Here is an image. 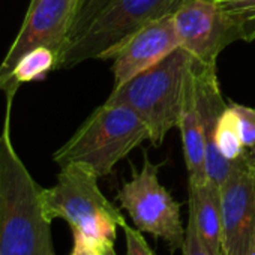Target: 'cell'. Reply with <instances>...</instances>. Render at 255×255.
<instances>
[{"mask_svg": "<svg viewBox=\"0 0 255 255\" xmlns=\"http://www.w3.org/2000/svg\"><path fill=\"white\" fill-rule=\"evenodd\" d=\"M39 2V0H30V3H29V8H27V11H30V9H33L35 8V5Z\"/></svg>", "mask_w": 255, "mask_h": 255, "instance_id": "22", "label": "cell"}, {"mask_svg": "<svg viewBox=\"0 0 255 255\" xmlns=\"http://www.w3.org/2000/svg\"><path fill=\"white\" fill-rule=\"evenodd\" d=\"M242 30V39H255V0H216Z\"/></svg>", "mask_w": 255, "mask_h": 255, "instance_id": "16", "label": "cell"}, {"mask_svg": "<svg viewBox=\"0 0 255 255\" xmlns=\"http://www.w3.org/2000/svg\"><path fill=\"white\" fill-rule=\"evenodd\" d=\"M173 2H177V3H182V2H183V0H173Z\"/></svg>", "mask_w": 255, "mask_h": 255, "instance_id": "23", "label": "cell"}, {"mask_svg": "<svg viewBox=\"0 0 255 255\" xmlns=\"http://www.w3.org/2000/svg\"><path fill=\"white\" fill-rule=\"evenodd\" d=\"M102 255H117V254H116V251H114V246H111V248H107V249L104 251Z\"/></svg>", "mask_w": 255, "mask_h": 255, "instance_id": "21", "label": "cell"}, {"mask_svg": "<svg viewBox=\"0 0 255 255\" xmlns=\"http://www.w3.org/2000/svg\"><path fill=\"white\" fill-rule=\"evenodd\" d=\"M236 111L239 119V128L243 146L246 149H255V108L242 105V104H230Z\"/></svg>", "mask_w": 255, "mask_h": 255, "instance_id": "17", "label": "cell"}, {"mask_svg": "<svg viewBox=\"0 0 255 255\" xmlns=\"http://www.w3.org/2000/svg\"><path fill=\"white\" fill-rule=\"evenodd\" d=\"M75 6L77 0H39L33 9L27 11L15 41L0 63V90L6 89L12 71L29 51L45 47L59 57L68 38Z\"/></svg>", "mask_w": 255, "mask_h": 255, "instance_id": "9", "label": "cell"}, {"mask_svg": "<svg viewBox=\"0 0 255 255\" xmlns=\"http://www.w3.org/2000/svg\"><path fill=\"white\" fill-rule=\"evenodd\" d=\"M173 21L180 47L200 65L216 66L221 51L242 39L239 24L216 0H183L173 12Z\"/></svg>", "mask_w": 255, "mask_h": 255, "instance_id": "8", "label": "cell"}, {"mask_svg": "<svg viewBox=\"0 0 255 255\" xmlns=\"http://www.w3.org/2000/svg\"><path fill=\"white\" fill-rule=\"evenodd\" d=\"M122 228L126 236V255H155L138 228L129 227L128 224H123Z\"/></svg>", "mask_w": 255, "mask_h": 255, "instance_id": "19", "label": "cell"}, {"mask_svg": "<svg viewBox=\"0 0 255 255\" xmlns=\"http://www.w3.org/2000/svg\"><path fill=\"white\" fill-rule=\"evenodd\" d=\"M180 47L173 12L152 21L128 41L111 59L114 87L155 66Z\"/></svg>", "mask_w": 255, "mask_h": 255, "instance_id": "10", "label": "cell"}, {"mask_svg": "<svg viewBox=\"0 0 255 255\" xmlns=\"http://www.w3.org/2000/svg\"><path fill=\"white\" fill-rule=\"evenodd\" d=\"M117 200L141 233L165 240L171 254L182 249L185 228L180 221V203L161 185L159 165L150 161L147 152L143 153L141 170L123 183Z\"/></svg>", "mask_w": 255, "mask_h": 255, "instance_id": "6", "label": "cell"}, {"mask_svg": "<svg viewBox=\"0 0 255 255\" xmlns=\"http://www.w3.org/2000/svg\"><path fill=\"white\" fill-rule=\"evenodd\" d=\"M189 215L207 249L215 255H224L219 186L209 180L201 185H189Z\"/></svg>", "mask_w": 255, "mask_h": 255, "instance_id": "13", "label": "cell"}, {"mask_svg": "<svg viewBox=\"0 0 255 255\" xmlns=\"http://www.w3.org/2000/svg\"><path fill=\"white\" fill-rule=\"evenodd\" d=\"M194 86L198 111L203 123V132L206 140V171L207 180L221 186L231 171L233 162L227 161L218 150L215 137L216 128L225 102L221 93L216 66H206L194 62Z\"/></svg>", "mask_w": 255, "mask_h": 255, "instance_id": "11", "label": "cell"}, {"mask_svg": "<svg viewBox=\"0 0 255 255\" xmlns=\"http://www.w3.org/2000/svg\"><path fill=\"white\" fill-rule=\"evenodd\" d=\"M251 255H255V246H254V249H252V252H251Z\"/></svg>", "mask_w": 255, "mask_h": 255, "instance_id": "24", "label": "cell"}, {"mask_svg": "<svg viewBox=\"0 0 255 255\" xmlns=\"http://www.w3.org/2000/svg\"><path fill=\"white\" fill-rule=\"evenodd\" d=\"M173 0H114L60 51L56 69H69L86 60H111L135 33L152 21L174 12Z\"/></svg>", "mask_w": 255, "mask_h": 255, "instance_id": "5", "label": "cell"}, {"mask_svg": "<svg viewBox=\"0 0 255 255\" xmlns=\"http://www.w3.org/2000/svg\"><path fill=\"white\" fill-rule=\"evenodd\" d=\"M224 255H251L255 246V149H246L219 186Z\"/></svg>", "mask_w": 255, "mask_h": 255, "instance_id": "7", "label": "cell"}, {"mask_svg": "<svg viewBox=\"0 0 255 255\" xmlns=\"http://www.w3.org/2000/svg\"><path fill=\"white\" fill-rule=\"evenodd\" d=\"M215 143H216L219 153L227 161H231V162L234 159H237L246 150V147L243 146V141H242V135H240L237 114L231 108L230 104L225 107V110L222 111V114L219 117Z\"/></svg>", "mask_w": 255, "mask_h": 255, "instance_id": "15", "label": "cell"}, {"mask_svg": "<svg viewBox=\"0 0 255 255\" xmlns=\"http://www.w3.org/2000/svg\"><path fill=\"white\" fill-rule=\"evenodd\" d=\"M12 101L14 96H6V116L0 132V255H54L42 188L12 144Z\"/></svg>", "mask_w": 255, "mask_h": 255, "instance_id": "1", "label": "cell"}, {"mask_svg": "<svg viewBox=\"0 0 255 255\" xmlns=\"http://www.w3.org/2000/svg\"><path fill=\"white\" fill-rule=\"evenodd\" d=\"M149 138V128L129 107L104 102L53 155V161L59 167L81 162L104 177Z\"/></svg>", "mask_w": 255, "mask_h": 255, "instance_id": "4", "label": "cell"}, {"mask_svg": "<svg viewBox=\"0 0 255 255\" xmlns=\"http://www.w3.org/2000/svg\"><path fill=\"white\" fill-rule=\"evenodd\" d=\"M56 63H57V54L50 48L41 47L29 51L17 63L15 69L12 71L11 80L3 92L6 93V96H15L20 84L30 83L45 77V74L56 69Z\"/></svg>", "mask_w": 255, "mask_h": 255, "instance_id": "14", "label": "cell"}, {"mask_svg": "<svg viewBox=\"0 0 255 255\" xmlns=\"http://www.w3.org/2000/svg\"><path fill=\"white\" fill-rule=\"evenodd\" d=\"M72 233H74V248H72L71 255H102L104 254L98 246L90 243L80 233L77 231H72Z\"/></svg>", "mask_w": 255, "mask_h": 255, "instance_id": "20", "label": "cell"}, {"mask_svg": "<svg viewBox=\"0 0 255 255\" xmlns=\"http://www.w3.org/2000/svg\"><path fill=\"white\" fill-rule=\"evenodd\" d=\"M192 63L189 53L179 47L155 66L113 89L105 102L129 107L149 128L152 146L159 147L179 125Z\"/></svg>", "mask_w": 255, "mask_h": 255, "instance_id": "2", "label": "cell"}, {"mask_svg": "<svg viewBox=\"0 0 255 255\" xmlns=\"http://www.w3.org/2000/svg\"><path fill=\"white\" fill-rule=\"evenodd\" d=\"M99 176L86 164L71 162L60 167L57 182L42 188V204L48 219H65L102 252L114 246L117 227L126 224L120 210L102 194Z\"/></svg>", "mask_w": 255, "mask_h": 255, "instance_id": "3", "label": "cell"}, {"mask_svg": "<svg viewBox=\"0 0 255 255\" xmlns=\"http://www.w3.org/2000/svg\"><path fill=\"white\" fill-rule=\"evenodd\" d=\"M177 128L180 129L183 155L189 177V185H201L207 182L206 171V140L203 132V123L198 111L194 86V63L186 83L182 113Z\"/></svg>", "mask_w": 255, "mask_h": 255, "instance_id": "12", "label": "cell"}, {"mask_svg": "<svg viewBox=\"0 0 255 255\" xmlns=\"http://www.w3.org/2000/svg\"><path fill=\"white\" fill-rule=\"evenodd\" d=\"M182 255H215L201 242L197 227H195V222L191 215L188 216V224L185 228V240L182 245Z\"/></svg>", "mask_w": 255, "mask_h": 255, "instance_id": "18", "label": "cell"}]
</instances>
